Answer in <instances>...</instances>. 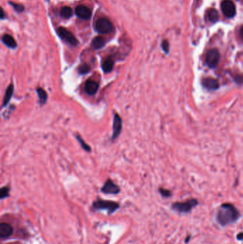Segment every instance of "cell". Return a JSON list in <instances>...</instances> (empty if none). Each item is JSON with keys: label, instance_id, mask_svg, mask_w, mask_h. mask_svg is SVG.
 <instances>
[{"label": "cell", "instance_id": "obj_1", "mask_svg": "<svg viewBox=\"0 0 243 244\" xmlns=\"http://www.w3.org/2000/svg\"><path fill=\"white\" fill-rule=\"evenodd\" d=\"M240 212L230 203H223L221 205L216 216L218 223L222 226L235 223L240 219Z\"/></svg>", "mask_w": 243, "mask_h": 244}, {"label": "cell", "instance_id": "obj_2", "mask_svg": "<svg viewBox=\"0 0 243 244\" xmlns=\"http://www.w3.org/2000/svg\"><path fill=\"white\" fill-rule=\"evenodd\" d=\"M198 202L196 199H190L185 202H177L173 203L172 206L173 209L179 212V213H188L193 208L198 205Z\"/></svg>", "mask_w": 243, "mask_h": 244}, {"label": "cell", "instance_id": "obj_3", "mask_svg": "<svg viewBox=\"0 0 243 244\" xmlns=\"http://www.w3.org/2000/svg\"><path fill=\"white\" fill-rule=\"evenodd\" d=\"M95 29L100 34L110 33L113 30V25L111 21L107 18L101 17L97 19L95 22Z\"/></svg>", "mask_w": 243, "mask_h": 244}, {"label": "cell", "instance_id": "obj_4", "mask_svg": "<svg viewBox=\"0 0 243 244\" xmlns=\"http://www.w3.org/2000/svg\"><path fill=\"white\" fill-rule=\"evenodd\" d=\"M93 206L96 209L107 210L109 213H113L119 207V205L115 202L104 200H97L93 203Z\"/></svg>", "mask_w": 243, "mask_h": 244}, {"label": "cell", "instance_id": "obj_5", "mask_svg": "<svg viewBox=\"0 0 243 244\" xmlns=\"http://www.w3.org/2000/svg\"><path fill=\"white\" fill-rule=\"evenodd\" d=\"M220 61V53L217 49H211L207 53L206 57V62L211 69H214L218 65Z\"/></svg>", "mask_w": 243, "mask_h": 244}, {"label": "cell", "instance_id": "obj_6", "mask_svg": "<svg viewBox=\"0 0 243 244\" xmlns=\"http://www.w3.org/2000/svg\"><path fill=\"white\" fill-rule=\"evenodd\" d=\"M57 33L58 35H59L63 41H65L66 42L70 44L71 45L76 46L78 45V43H79V41H78V40L76 38L75 36L73 35L71 31H69V30H67L64 27H60L59 28H58Z\"/></svg>", "mask_w": 243, "mask_h": 244}, {"label": "cell", "instance_id": "obj_7", "mask_svg": "<svg viewBox=\"0 0 243 244\" xmlns=\"http://www.w3.org/2000/svg\"><path fill=\"white\" fill-rule=\"evenodd\" d=\"M221 9L224 15L228 18L233 17L236 13L235 6L230 0H224L221 4Z\"/></svg>", "mask_w": 243, "mask_h": 244}, {"label": "cell", "instance_id": "obj_8", "mask_svg": "<svg viewBox=\"0 0 243 244\" xmlns=\"http://www.w3.org/2000/svg\"><path fill=\"white\" fill-rule=\"evenodd\" d=\"M122 119L121 117L117 113L114 114L113 117V135L112 140H115L119 137L122 131Z\"/></svg>", "mask_w": 243, "mask_h": 244}, {"label": "cell", "instance_id": "obj_9", "mask_svg": "<svg viewBox=\"0 0 243 244\" xmlns=\"http://www.w3.org/2000/svg\"><path fill=\"white\" fill-rule=\"evenodd\" d=\"M101 191L106 194H117L120 192V189L111 179H108L101 189Z\"/></svg>", "mask_w": 243, "mask_h": 244}, {"label": "cell", "instance_id": "obj_10", "mask_svg": "<svg viewBox=\"0 0 243 244\" xmlns=\"http://www.w3.org/2000/svg\"><path fill=\"white\" fill-rule=\"evenodd\" d=\"M75 13L79 18L81 19H89L91 16V10L85 5H79L75 9Z\"/></svg>", "mask_w": 243, "mask_h": 244}, {"label": "cell", "instance_id": "obj_11", "mask_svg": "<svg viewBox=\"0 0 243 244\" xmlns=\"http://www.w3.org/2000/svg\"><path fill=\"white\" fill-rule=\"evenodd\" d=\"M13 233V228L7 223H2L0 224V237L2 239H7Z\"/></svg>", "mask_w": 243, "mask_h": 244}, {"label": "cell", "instance_id": "obj_12", "mask_svg": "<svg viewBox=\"0 0 243 244\" xmlns=\"http://www.w3.org/2000/svg\"><path fill=\"white\" fill-rule=\"evenodd\" d=\"M99 87V84L96 81L89 79L87 80L85 84V91L87 94L94 95L97 92Z\"/></svg>", "mask_w": 243, "mask_h": 244}, {"label": "cell", "instance_id": "obj_13", "mask_svg": "<svg viewBox=\"0 0 243 244\" xmlns=\"http://www.w3.org/2000/svg\"><path fill=\"white\" fill-rule=\"evenodd\" d=\"M202 84L205 87L209 90H215L218 89L219 87V83L218 80L211 77L205 78L202 80Z\"/></svg>", "mask_w": 243, "mask_h": 244}, {"label": "cell", "instance_id": "obj_14", "mask_svg": "<svg viewBox=\"0 0 243 244\" xmlns=\"http://www.w3.org/2000/svg\"><path fill=\"white\" fill-rule=\"evenodd\" d=\"M2 42L7 46V47L11 48V49H15L17 47V42L15 39L9 35H5L2 37Z\"/></svg>", "mask_w": 243, "mask_h": 244}, {"label": "cell", "instance_id": "obj_15", "mask_svg": "<svg viewBox=\"0 0 243 244\" xmlns=\"http://www.w3.org/2000/svg\"><path fill=\"white\" fill-rule=\"evenodd\" d=\"M114 66V61L111 57L106 58L103 61L102 69L105 73H109L112 71Z\"/></svg>", "mask_w": 243, "mask_h": 244}, {"label": "cell", "instance_id": "obj_16", "mask_svg": "<svg viewBox=\"0 0 243 244\" xmlns=\"http://www.w3.org/2000/svg\"><path fill=\"white\" fill-rule=\"evenodd\" d=\"M14 84H11L9 87H7V90L5 91V97H4L3 99V107H5L8 104V103L10 101L11 97H12L13 93H14Z\"/></svg>", "mask_w": 243, "mask_h": 244}, {"label": "cell", "instance_id": "obj_17", "mask_svg": "<svg viewBox=\"0 0 243 244\" xmlns=\"http://www.w3.org/2000/svg\"><path fill=\"white\" fill-rule=\"evenodd\" d=\"M37 93L38 97H39V104H40L41 105L45 104L47 103L48 99V94L47 91H46L44 89H43L42 88L38 87L37 89Z\"/></svg>", "mask_w": 243, "mask_h": 244}, {"label": "cell", "instance_id": "obj_18", "mask_svg": "<svg viewBox=\"0 0 243 244\" xmlns=\"http://www.w3.org/2000/svg\"><path fill=\"white\" fill-rule=\"evenodd\" d=\"M105 39H103L102 37H95L94 39H93L92 42H91V45L92 47L94 48L95 49H100L101 48H103L105 46Z\"/></svg>", "mask_w": 243, "mask_h": 244}, {"label": "cell", "instance_id": "obj_19", "mask_svg": "<svg viewBox=\"0 0 243 244\" xmlns=\"http://www.w3.org/2000/svg\"><path fill=\"white\" fill-rule=\"evenodd\" d=\"M208 19L210 20L211 22H216L219 19V14L216 9H210L208 11Z\"/></svg>", "mask_w": 243, "mask_h": 244}, {"label": "cell", "instance_id": "obj_20", "mask_svg": "<svg viewBox=\"0 0 243 244\" xmlns=\"http://www.w3.org/2000/svg\"><path fill=\"white\" fill-rule=\"evenodd\" d=\"M61 16L64 19H69L73 15L72 9L69 7H63L61 9Z\"/></svg>", "mask_w": 243, "mask_h": 244}, {"label": "cell", "instance_id": "obj_21", "mask_svg": "<svg viewBox=\"0 0 243 244\" xmlns=\"http://www.w3.org/2000/svg\"><path fill=\"white\" fill-rule=\"evenodd\" d=\"M76 139L78 140V141L79 142V143H80L81 147H82V149L86 151H88V152H90L91 151V147H89V146L84 141V140L82 139V137H81L80 135H77L76 136Z\"/></svg>", "mask_w": 243, "mask_h": 244}, {"label": "cell", "instance_id": "obj_22", "mask_svg": "<svg viewBox=\"0 0 243 244\" xmlns=\"http://www.w3.org/2000/svg\"><path fill=\"white\" fill-rule=\"evenodd\" d=\"M90 71H91L90 66L87 64H82L79 66V72L82 75L86 74L90 72Z\"/></svg>", "mask_w": 243, "mask_h": 244}, {"label": "cell", "instance_id": "obj_23", "mask_svg": "<svg viewBox=\"0 0 243 244\" xmlns=\"http://www.w3.org/2000/svg\"><path fill=\"white\" fill-rule=\"evenodd\" d=\"M9 4H10L11 6H12L14 9H15V11L18 12H24V7L23 5L14 2H9Z\"/></svg>", "mask_w": 243, "mask_h": 244}, {"label": "cell", "instance_id": "obj_24", "mask_svg": "<svg viewBox=\"0 0 243 244\" xmlns=\"http://www.w3.org/2000/svg\"><path fill=\"white\" fill-rule=\"evenodd\" d=\"M9 189L8 187H3L1 189V191H0V195H1V199H3L9 196Z\"/></svg>", "mask_w": 243, "mask_h": 244}, {"label": "cell", "instance_id": "obj_25", "mask_svg": "<svg viewBox=\"0 0 243 244\" xmlns=\"http://www.w3.org/2000/svg\"><path fill=\"white\" fill-rule=\"evenodd\" d=\"M160 194L164 197H169L171 196V192L169 190L165 189H159Z\"/></svg>", "mask_w": 243, "mask_h": 244}, {"label": "cell", "instance_id": "obj_26", "mask_svg": "<svg viewBox=\"0 0 243 244\" xmlns=\"http://www.w3.org/2000/svg\"><path fill=\"white\" fill-rule=\"evenodd\" d=\"M162 49L166 53L169 52V43L167 40H163L162 42Z\"/></svg>", "mask_w": 243, "mask_h": 244}, {"label": "cell", "instance_id": "obj_27", "mask_svg": "<svg viewBox=\"0 0 243 244\" xmlns=\"http://www.w3.org/2000/svg\"><path fill=\"white\" fill-rule=\"evenodd\" d=\"M240 38L242 39V40L243 41V27L241 28L240 30Z\"/></svg>", "mask_w": 243, "mask_h": 244}, {"label": "cell", "instance_id": "obj_28", "mask_svg": "<svg viewBox=\"0 0 243 244\" xmlns=\"http://www.w3.org/2000/svg\"><path fill=\"white\" fill-rule=\"evenodd\" d=\"M238 240H243V233H240V234L238 235Z\"/></svg>", "mask_w": 243, "mask_h": 244}, {"label": "cell", "instance_id": "obj_29", "mask_svg": "<svg viewBox=\"0 0 243 244\" xmlns=\"http://www.w3.org/2000/svg\"><path fill=\"white\" fill-rule=\"evenodd\" d=\"M1 19H5V12H4L2 9V11H1Z\"/></svg>", "mask_w": 243, "mask_h": 244}]
</instances>
